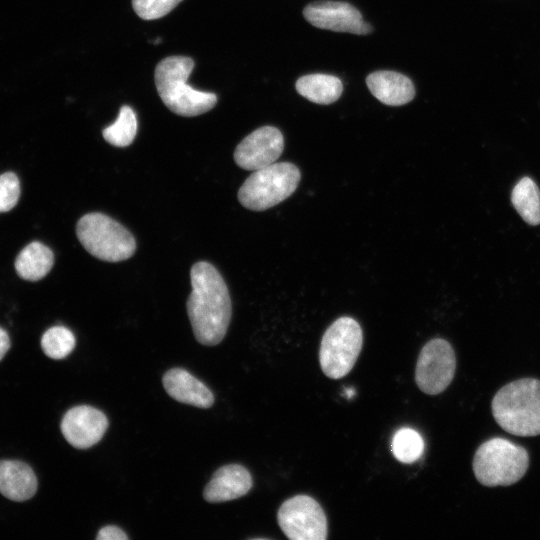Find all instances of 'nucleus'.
Here are the masks:
<instances>
[{
  "label": "nucleus",
  "mask_w": 540,
  "mask_h": 540,
  "mask_svg": "<svg viewBox=\"0 0 540 540\" xmlns=\"http://www.w3.org/2000/svg\"><path fill=\"white\" fill-rule=\"evenodd\" d=\"M75 336L64 326L49 328L41 338L43 352L52 359H63L75 347Z\"/></svg>",
  "instance_id": "nucleus-22"
},
{
  "label": "nucleus",
  "mask_w": 540,
  "mask_h": 540,
  "mask_svg": "<svg viewBox=\"0 0 540 540\" xmlns=\"http://www.w3.org/2000/svg\"><path fill=\"white\" fill-rule=\"evenodd\" d=\"M107 428L106 415L88 405L71 408L66 412L61 422L64 438L77 449H87L98 443Z\"/></svg>",
  "instance_id": "nucleus-12"
},
{
  "label": "nucleus",
  "mask_w": 540,
  "mask_h": 540,
  "mask_svg": "<svg viewBox=\"0 0 540 540\" xmlns=\"http://www.w3.org/2000/svg\"><path fill=\"white\" fill-rule=\"evenodd\" d=\"M296 91L316 104L328 105L338 100L343 91L341 80L328 74H309L300 77L295 84Z\"/></svg>",
  "instance_id": "nucleus-18"
},
{
  "label": "nucleus",
  "mask_w": 540,
  "mask_h": 540,
  "mask_svg": "<svg viewBox=\"0 0 540 540\" xmlns=\"http://www.w3.org/2000/svg\"><path fill=\"white\" fill-rule=\"evenodd\" d=\"M498 425L516 436L540 434V380L523 378L503 386L491 403Z\"/></svg>",
  "instance_id": "nucleus-3"
},
{
  "label": "nucleus",
  "mask_w": 540,
  "mask_h": 540,
  "mask_svg": "<svg viewBox=\"0 0 540 540\" xmlns=\"http://www.w3.org/2000/svg\"><path fill=\"white\" fill-rule=\"evenodd\" d=\"M476 479L484 486H509L519 481L529 466L527 451L503 438L482 443L473 458Z\"/></svg>",
  "instance_id": "nucleus-4"
},
{
  "label": "nucleus",
  "mask_w": 540,
  "mask_h": 540,
  "mask_svg": "<svg viewBox=\"0 0 540 540\" xmlns=\"http://www.w3.org/2000/svg\"><path fill=\"white\" fill-rule=\"evenodd\" d=\"M193 68V59L186 56L167 57L155 68V85L162 102L170 111L184 117L204 114L217 103L216 94L188 84Z\"/></svg>",
  "instance_id": "nucleus-2"
},
{
  "label": "nucleus",
  "mask_w": 540,
  "mask_h": 540,
  "mask_svg": "<svg viewBox=\"0 0 540 540\" xmlns=\"http://www.w3.org/2000/svg\"><path fill=\"white\" fill-rule=\"evenodd\" d=\"M511 202L526 223L540 224V190L534 180L521 178L512 190Z\"/></svg>",
  "instance_id": "nucleus-19"
},
{
  "label": "nucleus",
  "mask_w": 540,
  "mask_h": 540,
  "mask_svg": "<svg viewBox=\"0 0 540 540\" xmlns=\"http://www.w3.org/2000/svg\"><path fill=\"white\" fill-rule=\"evenodd\" d=\"M363 346L359 323L348 316L336 319L325 331L319 349L323 373L331 379L346 376L354 367Z\"/></svg>",
  "instance_id": "nucleus-7"
},
{
  "label": "nucleus",
  "mask_w": 540,
  "mask_h": 540,
  "mask_svg": "<svg viewBox=\"0 0 540 540\" xmlns=\"http://www.w3.org/2000/svg\"><path fill=\"white\" fill-rule=\"evenodd\" d=\"M391 450L398 461L409 464L421 457L424 442L414 429L401 428L393 436Z\"/></svg>",
  "instance_id": "nucleus-21"
},
{
  "label": "nucleus",
  "mask_w": 540,
  "mask_h": 540,
  "mask_svg": "<svg viewBox=\"0 0 540 540\" xmlns=\"http://www.w3.org/2000/svg\"><path fill=\"white\" fill-rule=\"evenodd\" d=\"M166 392L178 402L199 408H209L214 396L200 380L182 368H172L163 376Z\"/></svg>",
  "instance_id": "nucleus-14"
},
{
  "label": "nucleus",
  "mask_w": 540,
  "mask_h": 540,
  "mask_svg": "<svg viewBox=\"0 0 540 540\" xmlns=\"http://www.w3.org/2000/svg\"><path fill=\"white\" fill-rule=\"evenodd\" d=\"M301 173L290 162L273 163L255 170L238 191V200L249 210L264 211L291 196L300 182Z\"/></svg>",
  "instance_id": "nucleus-6"
},
{
  "label": "nucleus",
  "mask_w": 540,
  "mask_h": 540,
  "mask_svg": "<svg viewBox=\"0 0 540 540\" xmlns=\"http://www.w3.org/2000/svg\"><path fill=\"white\" fill-rule=\"evenodd\" d=\"M53 263V252L46 245L31 242L16 257L15 269L21 278L38 281L49 273Z\"/></svg>",
  "instance_id": "nucleus-17"
},
{
  "label": "nucleus",
  "mask_w": 540,
  "mask_h": 540,
  "mask_svg": "<svg viewBox=\"0 0 540 540\" xmlns=\"http://www.w3.org/2000/svg\"><path fill=\"white\" fill-rule=\"evenodd\" d=\"M456 369V357L451 344L435 338L421 349L415 368L418 388L428 394L437 395L451 383Z\"/></svg>",
  "instance_id": "nucleus-9"
},
{
  "label": "nucleus",
  "mask_w": 540,
  "mask_h": 540,
  "mask_svg": "<svg viewBox=\"0 0 540 540\" xmlns=\"http://www.w3.org/2000/svg\"><path fill=\"white\" fill-rule=\"evenodd\" d=\"M371 94L383 104L401 106L415 96V87L405 75L395 71H375L366 78Z\"/></svg>",
  "instance_id": "nucleus-15"
},
{
  "label": "nucleus",
  "mask_w": 540,
  "mask_h": 540,
  "mask_svg": "<svg viewBox=\"0 0 540 540\" xmlns=\"http://www.w3.org/2000/svg\"><path fill=\"white\" fill-rule=\"evenodd\" d=\"M97 540H127L128 536L117 526L108 525L99 530Z\"/></svg>",
  "instance_id": "nucleus-25"
},
{
  "label": "nucleus",
  "mask_w": 540,
  "mask_h": 540,
  "mask_svg": "<svg viewBox=\"0 0 540 540\" xmlns=\"http://www.w3.org/2000/svg\"><path fill=\"white\" fill-rule=\"evenodd\" d=\"M76 234L87 252L102 261L127 260L136 250L133 235L103 213L92 212L82 216L77 222Z\"/></svg>",
  "instance_id": "nucleus-5"
},
{
  "label": "nucleus",
  "mask_w": 540,
  "mask_h": 540,
  "mask_svg": "<svg viewBox=\"0 0 540 540\" xmlns=\"http://www.w3.org/2000/svg\"><path fill=\"white\" fill-rule=\"evenodd\" d=\"M182 0H132L135 13L144 20H155L167 15Z\"/></svg>",
  "instance_id": "nucleus-23"
},
{
  "label": "nucleus",
  "mask_w": 540,
  "mask_h": 540,
  "mask_svg": "<svg viewBox=\"0 0 540 540\" xmlns=\"http://www.w3.org/2000/svg\"><path fill=\"white\" fill-rule=\"evenodd\" d=\"M192 291L186 307L196 340L207 346L219 344L227 332L232 306L226 283L210 263H195L190 271Z\"/></svg>",
  "instance_id": "nucleus-1"
},
{
  "label": "nucleus",
  "mask_w": 540,
  "mask_h": 540,
  "mask_svg": "<svg viewBox=\"0 0 540 540\" xmlns=\"http://www.w3.org/2000/svg\"><path fill=\"white\" fill-rule=\"evenodd\" d=\"M10 347V339L5 330L0 328V360L4 357Z\"/></svg>",
  "instance_id": "nucleus-26"
},
{
  "label": "nucleus",
  "mask_w": 540,
  "mask_h": 540,
  "mask_svg": "<svg viewBox=\"0 0 540 540\" xmlns=\"http://www.w3.org/2000/svg\"><path fill=\"white\" fill-rule=\"evenodd\" d=\"M37 478L33 470L19 461H0V493L13 501H25L34 496Z\"/></svg>",
  "instance_id": "nucleus-16"
},
{
  "label": "nucleus",
  "mask_w": 540,
  "mask_h": 540,
  "mask_svg": "<svg viewBox=\"0 0 540 540\" xmlns=\"http://www.w3.org/2000/svg\"><path fill=\"white\" fill-rule=\"evenodd\" d=\"M252 485V476L244 466L228 464L216 470L204 489L203 497L210 503L231 501L246 495Z\"/></svg>",
  "instance_id": "nucleus-13"
},
{
  "label": "nucleus",
  "mask_w": 540,
  "mask_h": 540,
  "mask_svg": "<svg viewBox=\"0 0 540 540\" xmlns=\"http://www.w3.org/2000/svg\"><path fill=\"white\" fill-rule=\"evenodd\" d=\"M20 196L19 179L13 172L0 175V213L11 210Z\"/></svg>",
  "instance_id": "nucleus-24"
},
{
  "label": "nucleus",
  "mask_w": 540,
  "mask_h": 540,
  "mask_svg": "<svg viewBox=\"0 0 540 540\" xmlns=\"http://www.w3.org/2000/svg\"><path fill=\"white\" fill-rule=\"evenodd\" d=\"M284 149V138L273 126H262L247 135L234 151L235 163L255 171L276 162Z\"/></svg>",
  "instance_id": "nucleus-10"
},
{
  "label": "nucleus",
  "mask_w": 540,
  "mask_h": 540,
  "mask_svg": "<svg viewBox=\"0 0 540 540\" xmlns=\"http://www.w3.org/2000/svg\"><path fill=\"white\" fill-rule=\"evenodd\" d=\"M136 133V114L127 105L120 108L116 121L102 131L105 141L116 147L129 146L133 142Z\"/></svg>",
  "instance_id": "nucleus-20"
},
{
  "label": "nucleus",
  "mask_w": 540,
  "mask_h": 540,
  "mask_svg": "<svg viewBox=\"0 0 540 540\" xmlns=\"http://www.w3.org/2000/svg\"><path fill=\"white\" fill-rule=\"evenodd\" d=\"M303 16L311 25L320 29L358 35L368 34L373 30L364 21L359 10L347 2H314L304 8Z\"/></svg>",
  "instance_id": "nucleus-11"
},
{
  "label": "nucleus",
  "mask_w": 540,
  "mask_h": 540,
  "mask_svg": "<svg viewBox=\"0 0 540 540\" xmlns=\"http://www.w3.org/2000/svg\"><path fill=\"white\" fill-rule=\"evenodd\" d=\"M278 524L291 540H325L327 518L321 505L311 496L295 495L285 500L277 513Z\"/></svg>",
  "instance_id": "nucleus-8"
}]
</instances>
